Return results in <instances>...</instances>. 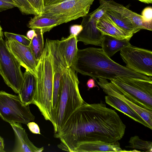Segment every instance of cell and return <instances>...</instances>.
<instances>
[{
    "instance_id": "d590c367",
    "label": "cell",
    "mask_w": 152,
    "mask_h": 152,
    "mask_svg": "<svg viewBox=\"0 0 152 152\" xmlns=\"http://www.w3.org/2000/svg\"><path fill=\"white\" fill-rule=\"evenodd\" d=\"M36 36L37 34L34 29L29 30L26 33L27 37L30 40H32L34 37Z\"/></svg>"
},
{
    "instance_id": "ac0fdd59",
    "label": "cell",
    "mask_w": 152,
    "mask_h": 152,
    "mask_svg": "<svg viewBox=\"0 0 152 152\" xmlns=\"http://www.w3.org/2000/svg\"><path fill=\"white\" fill-rule=\"evenodd\" d=\"M24 79L18 96L23 104L26 106L33 104L36 89V78L29 71L23 73Z\"/></svg>"
},
{
    "instance_id": "3957f363",
    "label": "cell",
    "mask_w": 152,
    "mask_h": 152,
    "mask_svg": "<svg viewBox=\"0 0 152 152\" xmlns=\"http://www.w3.org/2000/svg\"><path fill=\"white\" fill-rule=\"evenodd\" d=\"M54 46V40L46 39L37 65L36 92L33 104L53 126H55L52 105Z\"/></svg>"
},
{
    "instance_id": "1f68e13d",
    "label": "cell",
    "mask_w": 152,
    "mask_h": 152,
    "mask_svg": "<svg viewBox=\"0 0 152 152\" xmlns=\"http://www.w3.org/2000/svg\"><path fill=\"white\" fill-rule=\"evenodd\" d=\"M83 30L81 25L75 24L71 26L70 28V34L77 37Z\"/></svg>"
},
{
    "instance_id": "2e32d148",
    "label": "cell",
    "mask_w": 152,
    "mask_h": 152,
    "mask_svg": "<svg viewBox=\"0 0 152 152\" xmlns=\"http://www.w3.org/2000/svg\"><path fill=\"white\" fill-rule=\"evenodd\" d=\"M54 66L52 105L55 123L59 104L61 77L63 69L67 67L61 56L56 52L54 54Z\"/></svg>"
},
{
    "instance_id": "4fadbf2b",
    "label": "cell",
    "mask_w": 152,
    "mask_h": 152,
    "mask_svg": "<svg viewBox=\"0 0 152 152\" xmlns=\"http://www.w3.org/2000/svg\"><path fill=\"white\" fill-rule=\"evenodd\" d=\"M96 23L89 14L83 17L81 24L83 30L77 37L78 41L82 42L85 45L101 46L103 35L97 28Z\"/></svg>"
},
{
    "instance_id": "f35d334b",
    "label": "cell",
    "mask_w": 152,
    "mask_h": 152,
    "mask_svg": "<svg viewBox=\"0 0 152 152\" xmlns=\"http://www.w3.org/2000/svg\"><path fill=\"white\" fill-rule=\"evenodd\" d=\"M3 33L2 31V29L0 24V39L3 38Z\"/></svg>"
},
{
    "instance_id": "f546056e",
    "label": "cell",
    "mask_w": 152,
    "mask_h": 152,
    "mask_svg": "<svg viewBox=\"0 0 152 152\" xmlns=\"http://www.w3.org/2000/svg\"><path fill=\"white\" fill-rule=\"evenodd\" d=\"M104 13L105 11L103 7L100 4L98 8L88 14L91 18L97 22Z\"/></svg>"
},
{
    "instance_id": "484cf974",
    "label": "cell",
    "mask_w": 152,
    "mask_h": 152,
    "mask_svg": "<svg viewBox=\"0 0 152 152\" xmlns=\"http://www.w3.org/2000/svg\"><path fill=\"white\" fill-rule=\"evenodd\" d=\"M23 14L37 15L36 12L26 0H12Z\"/></svg>"
},
{
    "instance_id": "277c9868",
    "label": "cell",
    "mask_w": 152,
    "mask_h": 152,
    "mask_svg": "<svg viewBox=\"0 0 152 152\" xmlns=\"http://www.w3.org/2000/svg\"><path fill=\"white\" fill-rule=\"evenodd\" d=\"M76 72L73 68L69 67L63 71L54 134L60 130L71 114L85 102L80 94L79 81Z\"/></svg>"
},
{
    "instance_id": "9c48e42d",
    "label": "cell",
    "mask_w": 152,
    "mask_h": 152,
    "mask_svg": "<svg viewBox=\"0 0 152 152\" xmlns=\"http://www.w3.org/2000/svg\"><path fill=\"white\" fill-rule=\"evenodd\" d=\"M120 55L127 68L138 73L152 76V52L131 45L120 50Z\"/></svg>"
},
{
    "instance_id": "5bb4252c",
    "label": "cell",
    "mask_w": 152,
    "mask_h": 152,
    "mask_svg": "<svg viewBox=\"0 0 152 152\" xmlns=\"http://www.w3.org/2000/svg\"><path fill=\"white\" fill-rule=\"evenodd\" d=\"M77 37L70 34L67 38L57 40L58 49L68 67L72 68L76 59L78 49Z\"/></svg>"
},
{
    "instance_id": "4dcf8cb0",
    "label": "cell",
    "mask_w": 152,
    "mask_h": 152,
    "mask_svg": "<svg viewBox=\"0 0 152 152\" xmlns=\"http://www.w3.org/2000/svg\"><path fill=\"white\" fill-rule=\"evenodd\" d=\"M27 125L30 131L32 133L41 134L38 125L34 122H30L27 124Z\"/></svg>"
},
{
    "instance_id": "30bf717a",
    "label": "cell",
    "mask_w": 152,
    "mask_h": 152,
    "mask_svg": "<svg viewBox=\"0 0 152 152\" xmlns=\"http://www.w3.org/2000/svg\"><path fill=\"white\" fill-rule=\"evenodd\" d=\"M5 42L7 48L21 66L36 77L39 61L35 58L30 45H23L12 39Z\"/></svg>"
},
{
    "instance_id": "8992f818",
    "label": "cell",
    "mask_w": 152,
    "mask_h": 152,
    "mask_svg": "<svg viewBox=\"0 0 152 152\" xmlns=\"http://www.w3.org/2000/svg\"><path fill=\"white\" fill-rule=\"evenodd\" d=\"M0 117L4 121L27 124L33 121L35 116L29 105L23 104L18 95L0 91Z\"/></svg>"
},
{
    "instance_id": "ffe728a7",
    "label": "cell",
    "mask_w": 152,
    "mask_h": 152,
    "mask_svg": "<svg viewBox=\"0 0 152 152\" xmlns=\"http://www.w3.org/2000/svg\"><path fill=\"white\" fill-rule=\"evenodd\" d=\"M69 22L66 19L54 18L41 15H35L31 18L28 22V26L32 29H41L44 33L49 31L55 27Z\"/></svg>"
},
{
    "instance_id": "d6a6232c",
    "label": "cell",
    "mask_w": 152,
    "mask_h": 152,
    "mask_svg": "<svg viewBox=\"0 0 152 152\" xmlns=\"http://www.w3.org/2000/svg\"><path fill=\"white\" fill-rule=\"evenodd\" d=\"M16 7L15 4L0 0V12Z\"/></svg>"
},
{
    "instance_id": "7c38bea8",
    "label": "cell",
    "mask_w": 152,
    "mask_h": 152,
    "mask_svg": "<svg viewBox=\"0 0 152 152\" xmlns=\"http://www.w3.org/2000/svg\"><path fill=\"white\" fill-rule=\"evenodd\" d=\"M96 80L97 84L107 95L118 98L126 103L135 111L149 125L152 129V111L141 107L136 104L125 97L113 83L109 82L107 79L98 78Z\"/></svg>"
},
{
    "instance_id": "e0dca14e",
    "label": "cell",
    "mask_w": 152,
    "mask_h": 152,
    "mask_svg": "<svg viewBox=\"0 0 152 152\" xmlns=\"http://www.w3.org/2000/svg\"><path fill=\"white\" fill-rule=\"evenodd\" d=\"M96 27L103 35H109L118 39L130 40L133 35L118 26L105 13L97 21Z\"/></svg>"
},
{
    "instance_id": "9a60e30c",
    "label": "cell",
    "mask_w": 152,
    "mask_h": 152,
    "mask_svg": "<svg viewBox=\"0 0 152 152\" xmlns=\"http://www.w3.org/2000/svg\"><path fill=\"white\" fill-rule=\"evenodd\" d=\"M9 124L14 133L15 143L12 152H41L44 148L36 147L29 140L25 129L21 123L11 122Z\"/></svg>"
},
{
    "instance_id": "5b68a950",
    "label": "cell",
    "mask_w": 152,
    "mask_h": 152,
    "mask_svg": "<svg viewBox=\"0 0 152 152\" xmlns=\"http://www.w3.org/2000/svg\"><path fill=\"white\" fill-rule=\"evenodd\" d=\"M110 81L129 100L152 111V80L117 77Z\"/></svg>"
},
{
    "instance_id": "4316f807",
    "label": "cell",
    "mask_w": 152,
    "mask_h": 152,
    "mask_svg": "<svg viewBox=\"0 0 152 152\" xmlns=\"http://www.w3.org/2000/svg\"><path fill=\"white\" fill-rule=\"evenodd\" d=\"M4 34L6 40L12 39H14L20 43L26 46H29L30 45L31 40L24 35L7 32H5Z\"/></svg>"
},
{
    "instance_id": "74e56055",
    "label": "cell",
    "mask_w": 152,
    "mask_h": 152,
    "mask_svg": "<svg viewBox=\"0 0 152 152\" xmlns=\"http://www.w3.org/2000/svg\"><path fill=\"white\" fill-rule=\"evenodd\" d=\"M141 2L147 4L152 3V0H138Z\"/></svg>"
},
{
    "instance_id": "6da1fadb",
    "label": "cell",
    "mask_w": 152,
    "mask_h": 152,
    "mask_svg": "<svg viewBox=\"0 0 152 152\" xmlns=\"http://www.w3.org/2000/svg\"><path fill=\"white\" fill-rule=\"evenodd\" d=\"M126 128L117 113L103 102L88 104L85 102L54 134V137L60 141L58 148L74 152L83 142L118 141L124 136Z\"/></svg>"
},
{
    "instance_id": "52a82bcc",
    "label": "cell",
    "mask_w": 152,
    "mask_h": 152,
    "mask_svg": "<svg viewBox=\"0 0 152 152\" xmlns=\"http://www.w3.org/2000/svg\"><path fill=\"white\" fill-rule=\"evenodd\" d=\"M21 66L7 48L3 38L0 39V74L7 86L18 94L24 79Z\"/></svg>"
},
{
    "instance_id": "f1b7e54d",
    "label": "cell",
    "mask_w": 152,
    "mask_h": 152,
    "mask_svg": "<svg viewBox=\"0 0 152 152\" xmlns=\"http://www.w3.org/2000/svg\"><path fill=\"white\" fill-rule=\"evenodd\" d=\"M143 22L146 23L152 24V8L148 7L142 11L141 15Z\"/></svg>"
},
{
    "instance_id": "7402d4cb",
    "label": "cell",
    "mask_w": 152,
    "mask_h": 152,
    "mask_svg": "<svg viewBox=\"0 0 152 152\" xmlns=\"http://www.w3.org/2000/svg\"><path fill=\"white\" fill-rule=\"evenodd\" d=\"M129 40L118 39L106 35L103 36L101 47L105 53L109 57L117 52L131 44Z\"/></svg>"
},
{
    "instance_id": "7a4b0ae2",
    "label": "cell",
    "mask_w": 152,
    "mask_h": 152,
    "mask_svg": "<svg viewBox=\"0 0 152 152\" xmlns=\"http://www.w3.org/2000/svg\"><path fill=\"white\" fill-rule=\"evenodd\" d=\"M72 68L76 72L89 76L96 80L99 78L110 80L117 77L152 80V77L137 73L115 62L100 48L78 49Z\"/></svg>"
},
{
    "instance_id": "603a6c76",
    "label": "cell",
    "mask_w": 152,
    "mask_h": 152,
    "mask_svg": "<svg viewBox=\"0 0 152 152\" xmlns=\"http://www.w3.org/2000/svg\"><path fill=\"white\" fill-rule=\"evenodd\" d=\"M37 34L31 40L30 46L36 59L39 61L44 48V33L40 29H34Z\"/></svg>"
},
{
    "instance_id": "8d00e7d4",
    "label": "cell",
    "mask_w": 152,
    "mask_h": 152,
    "mask_svg": "<svg viewBox=\"0 0 152 152\" xmlns=\"http://www.w3.org/2000/svg\"><path fill=\"white\" fill-rule=\"evenodd\" d=\"M4 140L3 138L0 135V152H4Z\"/></svg>"
},
{
    "instance_id": "8fae6325",
    "label": "cell",
    "mask_w": 152,
    "mask_h": 152,
    "mask_svg": "<svg viewBox=\"0 0 152 152\" xmlns=\"http://www.w3.org/2000/svg\"><path fill=\"white\" fill-rule=\"evenodd\" d=\"M105 13L118 26L127 33L134 34L139 31L128 18L126 7L113 0H100Z\"/></svg>"
},
{
    "instance_id": "cb8c5ba5",
    "label": "cell",
    "mask_w": 152,
    "mask_h": 152,
    "mask_svg": "<svg viewBox=\"0 0 152 152\" xmlns=\"http://www.w3.org/2000/svg\"><path fill=\"white\" fill-rule=\"evenodd\" d=\"M126 8V11L128 18L137 29L139 31L141 29L152 31V24L144 23L142 20L141 15Z\"/></svg>"
},
{
    "instance_id": "d6986e66",
    "label": "cell",
    "mask_w": 152,
    "mask_h": 152,
    "mask_svg": "<svg viewBox=\"0 0 152 152\" xmlns=\"http://www.w3.org/2000/svg\"><path fill=\"white\" fill-rule=\"evenodd\" d=\"M122 149L118 141L111 143L101 141L87 142L80 144L74 152H129Z\"/></svg>"
},
{
    "instance_id": "ba28073f",
    "label": "cell",
    "mask_w": 152,
    "mask_h": 152,
    "mask_svg": "<svg viewBox=\"0 0 152 152\" xmlns=\"http://www.w3.org/2000/svg\"><path fill=\"white\" fill-rule=\"evenodd\" d=\"M94 0H65L59 3L45 6L42 15L65 19L69 21L88 14Z\"/></svg>"
},
{
    "instance_id": "d4e9b609",
    "label": "cell",
    "mask_w": 152,
    "mask_h": 152,
    "mask_svg": "<svg viewBox=\"0 0 152 152\" xmlns=\"http://www.w3.org/2000/svg\"><path fill=\"white\" fill-rule=\"evenodd\" d=\"M129 145L126 148H130L143 150L145 152H152V142L150 141L143 140L137 136L131 137L129 141Z\"/></svg>"
},
{
    "instance_id": "836d02e7",
    "label": "cell",
    "mask_w": 152,
    "mask_h": 152,
    "mask_svg": "<svg viewBox=\"0 0 152 152\" xmlns=\"http://www.w3.org/2000/svg\"><path fill=\"white\" fill-rule=\"evenodd\" d=\"M86 85L88 90L94 87H97L99 88L98 86L95 84L94 80L93 78H90L88 80Z\"/></svg>"
},
{
    "instance_id": "ab89813d",
    "label": "cell",
    "mask_w": 152,
    "mask_h": 152,
    "mask_svg": "<svg viewBox=\"0 0 152 152\" xmlns=\"http://www.w3.org/2000/svg\"><path fill=\"white\" fill-rule=\"evenodd\" d=\"M3 1H5L7 2L10 3H12L14 4L13 1L12 0H0Z\"/></svg>"
},
{
    "instance_id": "83f0119b",
    "label": "cell",
    "mask_w": 152,
    "mask_h": 152,
    "mask_svg": "<svg viewBox=\"0 0 152 152\" xmlns=\"http://www.w3.org/2000/svg\"><path fill=\"white\" fill-rule=\"evenodd\" d=\"M34 9L37 15H42L45 9L44 0H26Z\"/></svg>"
},
{
    "instance_id": "e575fe53",
    "label": "cell",
    "mask_w": 152,
    "mask_h": 152,
    "mask_svg": "<svg viewBox=\"0 0 152 152\" xmlns=\"http://www.w3.org/2000/svg\"><path fill=\"white\" fill-rule=\"evenodd\" d=\"M65 0H44L45 6L57 4Z\"/></svg>"
},
{
    "instance_id": "44dd1931",
    "label": "cell",
    "mask_w": 152,
    "mask_h": 152,
    "mask_svg": "<svg viewBox=\"0 0 152 152\" xmlns=\"http://www.w3.org/2000/svg\"><path fill=\"white\" fill-rule=\"evenodd\" d=\"M106 103L145 126L150 129L146 122L126 103L115 96L107 95L105 97Z\"/></svg>"
}]
</instances>
